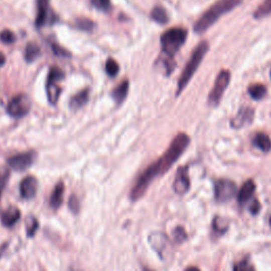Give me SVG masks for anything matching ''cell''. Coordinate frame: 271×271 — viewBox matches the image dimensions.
Segmentation results:
<instances>
[{
	"mask_svg": "<svg viewBox=\"0 0 271 271\" xmlns=\"http://www.w3.org/2000/svg\"><path fill=\"white\" fill-rule=\"evenodd\" d=\"M151 18L154 22L160 25H166L169 23V15L167 10L161 6H156L151 12Z\"/></svg>",
	"mask_w": 271,
	"mask_h": 271,
	"instance_id": "21",
	"label": "cell"
},
{
	"mask_svg": "<svg viewBox=\"0 0 271 271\" xmlns=\"http://www.w3.org/2000/svg\"><path fill=\"white\" fill-rule=\"evenodd\" d=\"M143 271H152V270L149 269V268H147V267H143Z\"/></svg>",
	"mask_w": 271,
	"mask_h": 271,
	"instance_id": "40",
	"label": "cell"
},
{
	"mask_svg": "<svg viewBox=\"0 0 271 271\" xmlns=\"http://www.w3.org/2000/svg\"><path fill=\"white\" fill-rule=\"evenodd\" d=\"M38 188V181L37 179L30 175L25 177L22 182L21 187H19V191H21V196L24 199H32L35 197Z\"/></svg>",
	"mask_w": 271,
	"mask_h": 271,
	"instance_id": "14",
	"label": "cell"
},
{
	"mask_svg": "<svg viewBox=\"0 0 271 271\" xmlns=\"http://www.w3.org/2000/svg\"><path fill=\"white\" fill-rule=\"evenodd\" d=\"M188 31L183 28H172L164 32L160 37L161 55L174 59L175 54L181 49L187 41Z\"/></svg>",
	"mask_w": 271,
	"mask_h": 271,
	"instance_id": "4",
	"label": "cell"
},
{
	"mask_svg": "<svg viewBox=\"0 0 271 271\" xmlns=\"http://www.w3.org/2000/svg\"><path fill=\"white\" fill-rule=\"evenodd\" d=\"M26 227H27V236L32 237L40 227V222L34 216H28L26 220Z\"/></svg>",
	"mask_w": 271,
	"mask_h": 271,
	"instance_id": "26",
	"label": "cell"
},
{
	"mask_svg": "<svg viewBox=\"0 0 271 271\" xmlns=\"http://www.w3.org/2000/svg\"><path fill=\"white\" fill-rule=\"evenodd\" d=\"M231 80V73L228 70H221L219 71L216 80L213 85V88L209 93L208 103L211 107H216V106L220 103L224 93L227 90V87L230 84Z\"/></svg>",
	"mask_w": 271,
	"mask_h": 271,
	"instance_id": "5",
	"label": "cell"
},
{
	"mask_svg": "<svg viewBox=\"0 0 271 271\" xmlns=\"http://www.w3.org/2000/svg\"><path fill=\"white\" fill-rule=\"evenodd\" d=\"M36 159V153L33 151L26 152L15 155V156L10 157L8 159V164L10 168H12L15 171H26L30 167H32V164L34 163Z\"/></svg>",
	"mask_w": 271,
	"mask_h": 271,
	"instance_id": "11",
	"label": "cell"
},
{
	"mask_svg": "<svg viewBox=\"0 0 271 271\" xmlns=\"http://www.w3.org/2000/svg\"><path fill=\"white\" fill-rule=\"evenodd\" d=\"M191 188V180L189 175V168L188 167H180L177 170L175 180L173 183V189L176 194L182 196L187 194Z\"/></svg>",
	"mask_w": 271,
	"mask_h": 271,
	"instance_id": "12",
	"label": "cell"
},
{
	"mask_svg": "<svg viewBox=\"0 0 271 271\" xmlns=\"http://www.w3.org/2000/svg\"><path fill=\"white\" fill-rule=\"evenodd\" d=\"M6 61H7L6 55L3 52H0V67H3L5 65Z\"/></svg>",
	"mask_w": 271,
	"mask_h": 271,
	"instance_id": "38",
	"label": "cell"
},
{
	"mask_svg": "<svg viewBox=\"0 0 271 271\" xmlns=\"http://www.w3.org/2000/svg\"><path fill=\"white\" fill-rule=\"evenodd\" d=\"M31 109V102L26 94H18L10 101L7 110L13 118H23Z\"/></svg>",
	"mask_w": 271,
	"mask_h": 271,
	"instance_id": "7",
	"label": "cell"
},
{
	"mask_svg": "<svg viewBox=\"0 0 271 271\" xmlns=\"http://www.w3.org/2000/svg\"><path fill=\"white\" fill-rule=\"evenodd\" d=\"M50 46H51V49H52L53 53L56 56H62V57H69L70 56L69 52L66 51L65 49H63V48H61V46H59L56 43L50 42Z\"/></svg>",
	"mask_w": 271,
	"mask_h": 271,
	"instance_id": "33",
	"label": "cell"
},
{
	"mask_svg": "<svg viewBox=\"0 0 271 271\" xmlns=\"http://www.w3.org/2000/svg\"><path fill=\"white\" fill-rule=\"evenodd\" d=\"M259 209H260V205H259V202L256 199L253 200L252 203H250L249 211L251 212V214H257Z\"/></svg>",
	"mask_w": 271,
	"mask_h": 271,
	"instance_id": "36",
	"label": "cell"
},
{
	"mask_svg": "<svg viewBox=\"0 0 271 271\" xmlns=\"http://www.w3.org/2000/svg\"><path fill=\"white\" fill-rule=\"evenodd\" d=\"M215 199L218 202H227L236 195L237 187L235 183L229 179H219L215 182Z\"/></svg>",
	"mask_w": 271,
	"mask_h": 271,
	"instance_id": "9",
	"label": "cell"
},
{
	"mask_svg": "<svg viewBox=\"0 0 271 271\" xmlns=\"http://www.w3.org/2000/svg\"><path fill=\"white\" fill-rule=\"evenodd\" d=\"M56 21V15L52 11L49 0H37V16L35 25L37 28H42L47 25H52Z\"/></svg>",
	"mask_w": 271,
	"mask_h": 271,
	"instance_id": "10",
	"label": "cell"
},
{
	"mask_svg": "<svg viewBox=\"0 0 271 271\" xmlns=\"http://www.w3.org/2000/svg\"><path fill=\"white\" fill-rule=\"evenodd\" d=\"M64 193H65L64 182L63 181L57 182L50 197V206L53 210H57L62 206L64 200Z\"/></svg>",
	"mask_w": 271,
	"mask_h": 271,
	"instance_id": "17",
	"label": "cell"
},
{
	"mask_svg": "<svg viewBox=\"0 0 271 271\" xmlns=\"http://www.w3.org/2000/svg\"><path fill=\"white\" fill-rule=\"evenodd\" d=\"M248 93L253 100H262L267 94V88L263 84H253L248 88Z\"/></svg>",
	"mask_w": 271,
	"mask_h": 271,
	"instance_id": "22",
	"label": "cell"
},
{
	"mask_svg": "<svg viewBox=\"0 0 271 271\" xmlns=\"http://www.w3.org/2000/svg\"><path fill=\"white\" fill-rule=\"evenodd\" d=\"M253 118H254L253 108L241 107L235 114V117L231 120V126L235 129H239L246 126L248 124H251V122L253 121Z\"/></svg>",
	"mask_w": 271,
	"mask_h": 271,
	"instance_id": "13",
	"label": "cell"
},
{
	"mask_svg": "<svg viewBox=\"0 0 271 271\" xmlns=\"http://www.w3.org/2000/svg\"><path fill=\"white\" fill-rule=\"evenodd\" d=\"M0 41H2L4 44L11 45L16 41V36L12 31H10L7 29V30H4L2 33H0Z\"/></svg>",
	"mask_w": 271,
	"mask_h": 271,
	"instance_id": "32",
	"label": "cell"
},
{
	"mask_svg": "<svg viewBox=\"0 0 271 271\" xmlns=\"http://www.w3.org/2000/svg\"><path fill=\"white\" fill-rule=\"evenodd\" d=\"M88 99H89V90L88 89H85V90L77 92L70 99V102H69L70 108L79 109V108L83 107V106L87 102H88Z\"/></svg>",
	"mask_w": 271,
	"mask_h": 271,
	"instance_id": "19",
	"label": "cell"
},
{
	"mask_svg": "<svg viewBox=\"0 0 271 271\" xmlns=\"http://www.w3.org/2000/svg\"><path fill=\"white\" fill-rule=\"evenodd\" d=\"M269 14H271V0H264L253 12V17L260 19L268 16Z\"/></svg>",
	"mask_w": 271,
	"mask_h": 271,
	"instance_id": "24",
	"label": "cell"
},
{
	"mask_svg": "<svg viewBox=\"0 0 271 271\" xmlns=\"http://www.w3.org/2000/svg\"><path fill=\"white\" fill-rule=\"evenodd\" d=\"M209 43L203 41L200 42L194 50H193L190 59L187 63V65L183 68V70L181 72V75L178 80V86H177V92L176 95H179L185 88L187 87V85L190 83L191 79L194 75V73L197 71L198 67L200 66V63L202 62V60L205 59V56L207 54V52L209 51Z\"/></svg>",
	"mask_w": 271,
	"mask_h": 271,
	"instance_id": "3",
	"label": "cell"
},
{
	"mask_svg": "<svg viewBox=\"0 0 271 271\" xmlns=\"http://www.w3.org/2000/svg\"><path fill=\"white\" fill-rule=\"evenodd\" d=\"M149 241L152 248L156 251L157 254L162 259H167L172 254V246L167 235L160 232H155L149 237Z\"/></svg>",
	"mask_w": 271,
	"mask_h": 271,
	"instance_id": "8",
	"label": "cell"
},
{
	"mask_svg": "<svg viewBox=\"0 0 271 271\" xmlns=\"http://www.w3.org/2000/svg\"><path fill=\"white\" fill-rule=\"evenodd\" d=\"M7 248H8V243L0 245V258H2L3 255L5 254V251L7 250Z\"/></svg>",
	"mask_w": 271,
	"mask_h": 271,
	"instance_id": "37",
	"label": "cell"
},
{
	"mask_svg": "<svg viewBox=\"0 0 271 271\" xmlns=\"http://www.w3.org/2000/svg\"><path fill=\"white\" fill-rule=\"evenodd\" d=\"M252 143L256 149H258L259 151H262L264 153H268L271 150V140L268 137V134L264 132L256 133L254 136Z\"/></svg>",
	"mask_w": 271,
	"mask_h": 271,
	"instance_id": "20",
	"label": "cell"
},
{
	"mask_svg": "<svg viewBox=\"0 0 271 271\" xmlns=\"http://www.w3.org/2000/svg\"><path fill=\"white\" fill-rule=\"evenodd\" d=\"M255 183L253 180H247L237 193V200L240 205H245L251 198H252L255 192Z\"/></svg>",
	"mask_w": 271,
	"mask_h": 271,
	"instance_id": "16",
	"label": "cell"
},
{
	"mask_svg": "<svg viewBox=\"0 0 271 271\" xmlns=\"http://www.w3.org/2000/svg\"><path fill=\"white\" fill-rule=\"evenodd\" d=\"M173 236H174V239H175L176 243H178V244L183 243V241H185L188 237L186 230L183 229L182 227L175 228V230L173 231Z\"/></svg>",
	"mask_w": 271,
	"mask_h": 271,
	"instance_id": "31",
	"label": "cell"
},
{
	"mask_svg": "<svg viewBox=\"0 0 271 271\" xmlns=\"http://www.w3.org/2000/svg\"><path fill=\"white\" fill-rule=\"evenodd\" d=\"M64 72L62 69H60L59 67H52L49 75H48V80H47V96L48 100H49L50 104L54 105L59 101L60 94L62 92L61 87L59 85V82L64 79Z\"/></svg>",
	"mask_w": 271,
	"mask_h": 271,
	"instance_id": "6",
	"label": "cell"
},
{
	"mask_svg": "<svg viewBox=\"0 0 271 271\" xmlns=\"http://www.w3.org/2000/svg\"><path fill=\"white\" fill-rule=\"evenodd\" d=\"M69 209L74 213V214H76V213L80 211V201L75 195H72L69 198Z\"/></svg>",
	"mask_w": 271,
	"mask_h": 271,
	"instance_id": "35",
	"label": "cell"
},
{
	"mask_svg": "<svg viewBox=\"0 0 271 271\" xmlns=\"http://www.w3.org/2000/svg\"><path fill=\"white\" fill-rule=\"evenodd\" d=\"M76 27L81 29L83 31H92V29L94 27V24L92 21L88 18H79L76 19Z\"/></svg>",
	"mask_w": 271,
	"mask_h": 271,
	"instance_id": "29",
	"label": "cell"
},
{
	"mask_svg": "<svg viewBox=\"0 0 271 271\" xmlns=\"http://www.w3.org/2000/svg\"><path fill=\"white\" fill-rule=\"evenodd\" d=\"M105 70H106V73H107L110 77H114V76L118 75L120 67H119L118 63L115 62L114 60L108 59L107 62H106V65H105Z\"/></svg>",
	"mask_w": 271,
	"mask_h": 271,
	"instance_id": "27",
	"label": "cell"
},
{
	"mask_svg": "<svg viewBox=\"0 0 271 271\" xmlns=\"http://www.w3.org/2000/svg\"><path fill=\"white\" fill-rule=\"evenodd\" d=\"M213 230H214L215 232H217L218 234H222L225 233V232L228 230V227H229V224L227 219L222 218V217H219V216H216L214 217V219H213Z\"/></svg>",
	"mask_w": 271,
	"mask_h": 271,
	"instance_id": "25",
	"label": "cell"
},
{
	"mask_svg": "<svg viewBox=\"0 0 271 271\" xmlns=\"http://www.w3.org/2000/svg\"><path fill=\"white\" fill-rule=\"evenodd\" d=\"M22 216V213L16 207L8 208L2 214V224L6 228L14 227Z\"/></svg>",
	"mask_w": 271,
	"mask_h": 271,
	"instance_id": "15",
	"label": "cell"
},
{
	"mask_svg": "<svg viewBox=\"0 0 271 271\" xmlns=\"http://www.w3.org/2000/svg\"><path fill=\"white\" fill-rule=\"evenodd\" d=\"M186 271H200L197 267H194V266H192V267H189L186 269Z\"/></svg>",
	"mask_w": 271,
	"mask_h": 271,
	"instance_id": "39",
	"label": "cell"
},
{
	"mask_svg": "<svg viewBox=\"0 0 271 271\" xmlns=\"http://www.w3.org/2000/svg\"><path fill=\"white\" fill-rule=\"evenodd\" d=\"M233 271H255V269L254 266L249 262L248 258H244L234 264Z\"/></svg>",
	"mask_w": 271,
	"mask_h": 271,
	"instance_id": "28",
	"label": "cell"
},
{
	"mask_svg": "<svg viewBox=\"0 0 271 271\" xmlns=\"http://www.w3.org/2000/svg\"><path fill=\"white\" fill-rule=\"evenodd\" d=\"M41 54V48L38 47L35 43H29L26 48L25 52V59L28 63H31L35 61Z\"/></svg>",
	"mask_w": 271,
	"mask_h": 271,
	"instance_id": "23",
	"label": "cell"
},
{
	"mask_svg": "<svg viewBox=\"0 0 271 271\" xmlns=\"http://www.w3.org/2000/svg\"><path fill=\"white\" fill-rule=\"evenodd\" d=\"M241 3L243 0H217L197 19V22L194 24V32L197 34L206 32L220 17L233 11Z\"/></svg>",
	"mask_w": 271,
	"mask_h": 271,
	"instance_id": "2",
	"label": "cell"
},
{
	"mask_svg": "<svg viewBox=\"0 0 271 271\" xmlns=\"http://www.w3.org/2000/svg\"><path fill=\"white\" fill-rule=\"evenodd\" d=\"M9 178H10V171L5 168L0 169V200H2L4 190L8 185Z\"/></svg>",
	"mask_w": 271,
	"mask_h": 271,
	"instance_id": "30",
	"label": "cell"
},
{
	"mask_svg": "<svg viewBox=\"0 0 271 271\" xmlns=\"http://www.w3.org/2000/svg\"><path fill=\"white\" fill-rule=\"evenodd\" d=\"M190 141V137L185 132L178 133L173 139L166 153L156 162L152 163L136 181L133 188L130 191V199L132 201H137L142 198L153 180L158 176L164 175L174 166V163L181 157V155L188 149Z\"/></svg>",
	"mask_w": 271,
	"mask_h": 271,
	"instance_id": "1",
	"label": "cell"
},
{
	"mask_svg": "<svg viewBox=\"0 0 271 271\" xmlns=\"http://www.w3.org/2000/svg\"><path fill=\"white\" fill-rule=\"evenodd\" d=\"M91 4L102 11H108L110 9V0H91Z\"/></svg>",
	"mask_w": 271,
	"mask_h": 271,
	"instance_id": "34",
	"label": "cell"
},
{
	"mask_svg": "<svg viewBox=\"0 0 271 271\" xmlns=\"http://www.w3.org/2000/svg\"><path fill=\"white\" fill-rule=\"evenodd\" d=\"M128 89H129V82L127 80L123 81L121 84L115 87L112 91V98L114 102L118 105L122 104L125 101V99H126Z\"/></svg>",
	"mask_w": 271,
	"mask_h": 271,
	"instance_id": "18",
	"label": "cell"
}]
</instances>
